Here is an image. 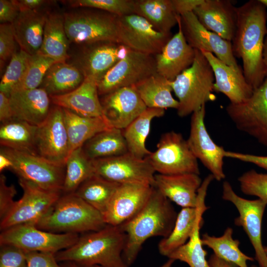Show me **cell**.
<instances>
[{
    "mask_svg": "<svg viewBox=\"0 0 267 267\" xmlns=\"http://www.w3.org/2000/svg\"><path fill=\"white\" fill-rule=\"evenodd\" d=\"M237 13L232 50L235 57L241 59L244 76L254 89L266 78L263 54L267 36V7L259 0H250L237 6Z\"/></svg>",
    "mask_w": 267,
    "mask_h": 267,
    "instance_id": "6da1fadb",
    "label": "cell"
},
{
    "mask_svg": "<svg viewBox=\"0 0 267 267\" xmlns=\"http://www.w3.org/2000/svg\"><path fill=\"white\" fill-rule=\"evenodd\" d=\"M177 215L169 200L153 187L140 211L120 225L126 235L123 258L129 267L135 261L147 239L158 236L164 238L169 235Z\"/></svg>",
    "mask_w": 267,
    "mask_h": 267,
    "instance_id": "7a4b0ae2",
    "label": "cell"
},
{
    "mask_svg": "<svg viewBox=\"0 0 267 267\" xmlns=\"http://www.w3.org/2000/svg\"><path fill=\"white\" fill-rule=\"evenodd\" d=\"M126 235L120 226L79 236L71 246L55 254L58 262H72L83 267H129L123 258Z\"/></svg>",
    "mask_w": 267,
    "mask_h": 267,
    "instance_id": "3957f363",
    "label": "cell"
},
{
    "mask_svg": "<svg viewBox=\"0 0 267 267\" xmlns=\"http://www.w3.org/2000/svg\"><path fill=\"white\" fill-rule=\"evenodd\" d=\"M105 223L102 214L75 193L61 195L36 226L54 233H87L99 230Z\"/></svg>",
    "mask_w": 267,
    "mask_h": 267,
    "instance_id": "277c9868",
    "label": "cell"
},
{
    "mask_svg": "<svg viewBox=\"0 0 267 267\" xmlns=\"http://www.w3.org/2000/svg\"><path fill=\"white\" fill-rule=\"evenodd\" d=\"M195 52L192 64L171 82L178 98L177 110L180 117L192 114L216 99L213 93L215 76L212 67L203 52L196 49Z\"/></svg>",
    "mask_w": 267,
    "mask_h": 267,
    "instance_id": "5b68a950",
    "label": "cell"
},
{
    "mask_svg": "<svg viewBox=\"0 0 267 267\" xmlns=\"http://www.w3.org/2000/svg\"><path fill=\"white\" fill-rule=\"evenodd\" d=\"M81 8L63 14L70 42L84 45L101 41L118 43V16L97 9Z\"/></svg>",
    "mask_w": 267,
    "mask_h": 267,
    "instance_id": "8992f818",
    "label": "cell"
},
{
    "mask_svg": "<svg viewBox=\"0 0 267 267\" xmlns=\"http://www.w3.org/2000/svg\"><path fill=\"white\" fill-rule=\"evenodd\" d=\"M145 158L160 174H200L198 160L187 140L181 134L173 131L162 134L156 150Z\"/></svg>",
    "mask_w": 267,
    "mask_h": 267,
    "instance_id": "52a82bcc",
    "label": "cell"
},
{
    "mask_svg": "<svg viewBox=\"0 0 267 267\" xmlns=\"http://www.w3.org/2000/svg\"><path fill=\"white\" fill-rule=\"evenodd\" d=\"M12 162L11 169L18 177L46 190L62 192L65 166L36 154L1 147Z\"/></svg>",
    "mask_w": 267,
    "mask_h": 267,
    "instance_id": "ba28073f",
    "label": "cell"
},
{
    "mask_svg": "<svg viewBox=\"0 0 267 267\" xmlns=\"http://www.w3.org/2000/svg\"><path fill=\"white\" fill-rule=\"evenodd\" d=\"M79 234L54 233L38 228L34 224L15 225L1 231L0 245L16 246L25 252L55 254L75 244Z\"/></svg>",
    "mask_w": 267,
    "mask_h": 267,
    "instance_id": "9c48e42d",
    "label": "cell"
},
{
    "mask_svg": "<svg viewBox=\"0 0 267 267\" xmlns=\"http://www.w3.org/2000/svg\"><path fill=\"white\" fill-rule=\"evenodd\" d=\"M18 182L23 195L0 220L1 231L21 224L36 225L61 195L62 192L44 189L21 178Z\"/></svg>",
    "mask_w": 267,
    "mask_h": 267,
    "instance_id": "30bf717a",
    "label": "cell"
},
{
    "mask_svg": "<svg viewBox=\"0 0 267 267\" xmlns=\"http://www.w3.org/2000/svg\"><path fill=\"white\" fill-rule=\"evenodd\" d=\"M225 110L238 130L267 147V77L248 99L229 103Z\"/></svg>",
    "mask_w": 267,
    "mask_h": 267,
    "instance_id": "8fae6325",
    "label": "cell"
},
{
    "mask_svg": "<svg viewBox=\"0 0 267 267\" xmlns=\"http://www.w3.org/2000/svg\"><path fill=\"white\" fill-rule=\"evenodd\" d=\"M156 73L154 55L131 50L98 82L99 95L134 86Z\"/></svg>",
    "mask_w": 267,
    "mask_h": 267,
    "instance_id": "7c38bea8",
    "label": "cell"
},
{
    "mask_svg": "<svg viewBox=\"0 0 267 267\" xmlns=\"http://www.w3.org/2000/svg\"><path fill=\"white\" fill-rule=\"evenodd\" d=\"M222 198L236 207L239 215L235 219L234 224L241 226L247 234L254 249L259 266L267 267V255L262 240V223L267 203L259 198L248 200L239 196L227 181L222 184Z\"/></svg>",
    "mask_w": 267,
    "mask_h": 267,
    "instance_id": "4fadbf2b",
    "label": "cell"
},
{
    "mask_svg": "<svg viewBox=\"0 0 267 267\" xmlns=\"http://www.w3.org/2000/svg\"><path fill=\"white\" fill-rule=\"evenodd\" d=\"M172 36V33L159 31L136 14L118 16V43L132 50L155 55L161 52Z\"/></svg>",
    "mask_w": 267,
    "mask_h": 267,
    "instance_id": "5bb4252c",
    "label": "cell"
},
{
    "mask_svg": "<svg viewBox=\"0 0 267 267\" xmlns=\"http://www.w3.org/2000/svg\"><path fill=\"white\" fill-rule=\"evenodd\" d=\"M95 174L119 184L139 183L154 186L155 173L147 159L129 152L119 156L94 160Z\"/></svg>",
    "mask_w": 267,
    "mask_h": 267,
    "instance_id": "9a60e30c",
    "label": "cell"
},
{
    "mask_svg": "<svg viewBox=\"0 0 267 267\" xmlns=\"http://www.w3.org/2000/svg\"><path fill=\"white\" fill-rule=\"evenodd\" d=\"M37 154L56 164L65 166L70 154L63 108H51L45 121L38 127L36 137Z\"/></svg>",
    "mask_w": 267,
    "mask_h": 267,
    "instance_id": "2e32d148",
    "label": "cell"
},
{
    "mask_svg": "<svg viewBox=\"0 0 267 267\" xmlns=\"http://www.w3.org/2000/svg\"><path fill=\"white\" fill-rule=\"evenodd\" d=\"M206 105L192 114L189 135L187 140L195 157L213 175L221 181L225 178L223 170L225 151L211 138L205 124Z\"/></svg>",
    "mask_w": 267,
    "mask_h": 267,
    "instance_id": "e0dca14e",
    "label": "cell"
},
{
    "mask_svg": "<svg viewBox=\"0 0 267 267\" xmlns=\"http://www.w3.org/2000/svg\"><path fill=\"white\" fill-rule=\"evenodd\" d=\"M178 23L186 42L193 49L211 52L226 64L241 68L233 55L231 42L207 30L193 12L179 16Z\"/></svg>",
    "mask_w": 267,
    "mask_h": 267,
    "instance_id": "ac0fdd59",
    "label": "cell"
},
{
    "mask_svg": "<svg viewBox=\"0 0 267 267\" xmlns=\"http://www.w3.org/2000/svg\"><path fill=\"white\" fill-rule=\"evenodd\" d=\"M153 186L139 183L120 184L102 214L107 225L120 226L143 208Z\"/></svg>",
    "mask_w": 267,
    "mask_h": 267,
    "instance_id": "d6986e66",
    "label": "cell"
},
{
    "mask_svg": "<svg viewBox=\"0 0 267 267\" xmlns=\"http://www.w3.org/2000/svg\"><path fill=\"white\" fill-rule=\"evenodd\" d=\"M214 179L209 174L198 191V204L194 208H182L177 215L174 227L169 235L163 238L158 244L160 253L169 256L185 244L191 236L197 223L202 220V215L208 209L205 204L208 188Z\"/></svg>",
    "mask_w": 267,
    "mask_h": 267,
    "instance_id": "ffe728a7",
    "label": "cell"
},
{
    "mask_svg": "<svg viewBox=\"0 0 267 267\" xmlns=\"http://www.w3.org/2000/svg\"><path fill=\"white\" fill-rule=\"evenodd\" d=\"M103 117L111 128L123 130L147 108L134 86L102 96Z\"/></svg>",
    "mask_w": 267,
    "mask_h": 267,
    "instance_id": "44dd1931",
    "label": "cell"
},
{
    "mask_svg": "<svg viewBox=\"0 0 267 267\" xmlns=\"http://www.w3.org/2000/svg\"><path fill=\"white\" fill-rule=\"evenodd\" d=\"M85 45L78 67L85 77L92 78L97 83L131 50L127 46L112 41H101Z\"/></svg>",
    "mask_w": 267,
    "mask_h": 267,
    "instance_id": "7402d4cb",
    "label": "cell"
},
{
    "mask_svg": "<svg viewBox=\"0 0 267 267\" xmlns=\"http://www.w3.org/2000/svg\"><path fill=\"white\" fill-rule=\"evenodd\" d=\"M207 30L232 41L236 28L237 7L230 0H204L193 11Z\"/></svg>",
    "mask_w": 267,
    "mask_h": 267,
    "instance_id": "603a6c76",
    "label": "cell"
},
{
    "mask_svg": "<svg viewBox=\"0 0 267 267\" xmlns=\"http://www.w3.org/2000/svg\"><path fill=\"white\" fill-rule=\"evenodd\" d=\"M178 30L169 40L160 52L154 55L156 72L170 81L193 63L195 52L186 42L180 26Z\"/></svg>",
    "mask_w": 267,
    "mask_h": 267,
    "instance_id": "cb8c5ba5",
    "label": "cell"
},
{
    "mask_svg": "<svg viewBox=\"0 0 267 267\" xmlns=\"http://www.w3.org/2000/svg\"><path fill=\"white\" fill-rule=\"evenodd\" d=\"M210 64L215 76L214 91L224 94L231 103L248 99L254 89L248 84L242 68L228 65L209 52H202Z\"/></svg>",
    "mask_w": 267,
    "mask_h": 267,
    "instance_id": "d4e9b609",
    "label": "cell"
},
{
    "mask_svg": "<svg viewBox=\"0 0 267 267\" xmlns=\"http://www.w3.org/2000/svg\"><path fill=\"white\" fill-rule=\"evenodd\" d=\"M199 175L155 174L154 187L169 200L182 208H194L198 204V191L202 181Z\"/></svg>",
    "mask_w": 267,
    "mask_h": 267,
    "instance_id": "484cf974",
    "label": "cell"
},
{
    "mask_svg": "<svg viewBox=\"0 0 267 267\" xmlns=\"http://www.w3.org/2000/svg\"><path fill=\"white\" fill-rule=\"evenodd\" d=\"M98 96L97 82L92 78L85 77L82 83L73 90L61 95L50 96V97L54 105L69 110L79 115L103 117Z\"/></svg>",
    "mask_w": 267,
    "mask_h": 267,
    "instance_id": "4316f807",
    "label": "cell"
},
{
    "mask_svg": "<svg viewBox=\"0 0 267 267\" xmlns=\"http://www.w3.org/2000/svg\"><path fill=\"white\" fill-rule=\"evenodd\" d=\"M9 98L14 119L39 127L47 118L50 97L43 89L12 91Z\"/></svg>",
    "mask_w": 267,
    "mask_h": 267,
    "instance_id": "83f0119b",
    "label": "cell"
},
{
    "mask_svg": "<svg viewBox=\"0 0 267 267\" xmlns=\"http://www.w3.org/2000/svg\"><path fill=\"white\" fill-rule=\"evenodd\" d=\"M47 14L41 9L21 11L11 23L20 49L30 55L38 53L41 48Z\"/></svg>",
    "mask_w": 267,
    "mask_h": 267,
    "instance_id": "f1b7e54d",
    "label": "cell"
},
{
    "mask_svg": "<svg viewBox=\"0 0 267 267\" xmlns=\"http://www.w3.org/2000/svg\"><path fill=\"white\" fill-rule=\"evenodd\" d=\"M68 39L64 26L63 14L48 13L45 24L42 46L38 53L56 62H65L68 58Z\"/></svg>",
    "mask_w": 267,
    "mask_h": 267,
    "instance_id": "f546056e",
    "label": "cell"
},
{
    "mask_svg": "<svg viewBox=\"0 0 267 267\" xmlns=\"http://www.w3.org/2000/svg\"><path fill=\"white\" fill-rule=\"evenodd\" d=\"M85 78L78 67L65 62H56L46 72L41 85V88L49 96L61 95L76 89Z\"/></svg>",
    "mask_w": 267,
    "mask_h": 267,
    "instance_id": "4dcf8cb0",
    "label": "cell"
},
{
    "mask_svg": "<svg viewBox=\"0 0 267 267\" xmlns=\"http://www.w3.org/2000/svg\"><path fill=\"white\" fill-rule=\"evenodd\" d=\"M171 82L156 73L134 87L147 108L177 110L179 102L172 95Z\"/></svg>",
    "mask_w": 267,
    "mask_h": 267,
    "instance_id": "1f68e13d",
    "label": "cell"
},
{
    "mask_svg": "<svg viewBox=\"0 0 267 267\" xmlns=\"http://www.w3.org/2000/svg\"><path fill=\"white\" fill-rule=\"evenodd\" d=\"M70 153L97 133L112 128L103 117H88L63 109Z\"/></svg>",
    "mask_w": 267,
    "mask_h": 267,
    "instance_id": "d6a6232c",
    "label": "cell"
},
{
    "mask_svg": "<svg viewBox=\"0 0 267 267\" xmlns=\"http://www.w3.org/2000/svg\"><path fill=\"white\" fill-rule=\"evenodd\" d=\"M164 114V109L147 108L123 130L129 153L139 159H144L151 154L145 145L151 123L153 119L161 117Z\"/></svg>",
    "mask_w": 267,
    "mask_h": 267,
    "instance_id": "836d02e7",
    "label": "cell"
},
{
    "mask_svg": "<svg viewBox=\"0 0 267 267\" xmlns=\"http://www.w3.org/2000/svg\"><path fill=\"white\" fill-rule=\"evenodd\" d=\"M82 147L91 160L128 153L123 130L114 128L97 133L87 141Z\"/></svg>",
    "mask_w": 267,
    "mask_h": 267,
    "instance_id": "e575fe53",
    "label": "cell"
},
{
    "mask_svg": "<svg viewBox=\"0 0 267 267\" xmlns=\"http://www.w3.org/2000/svg\"><path fill=\"white\" fill-rule=\"evenodd\" d=\"M134 13L146 19L159 31L171 33L178 24L179 15L172 0H134Z\"/></svg>",
    "mask_w": 267,
    "mask_h": 267,
    "instance_id": "d590c367",
    "label": "cell"
},
{
    "mask_svg": "<svg viewBox=\"0 0 267 267\" xmlns=\"http://www.w3.org/2000/svg\"><path fill=\"white\" fill-rule=\"evenodd\" d=\"M38 127L14 119L1 123L0 143L1 147L37 154L36 137Z\"/></svg>",
    "mask_w": 267,
    "mask_h": 267,
    "instance_id": "8d00e7d4",
    "label": "cell"
},
{
    "mask_svg": "<svg viewBox=\"0 0 267 267\" xmlns=\"http://www.w3.org/2000/svg\"><path fill=\"white\" fill-rule=\"evenodd\" d=\"M119 184L94 174L84 181L74 193L102 215Z\"/></svg>",
    "mask_w": 267,
    "mask_h": 267,
    "instance_id": "74e56055",
    "label": "cell"
},
{
    "mask_svg": "<svg viewBox=\"0 0 267 267\" xmlns=\"http://www.w3.org/2000/svg\"><path fill=\"white\" fill-rule=\"evenodd\" d=\"M233 229L228 227L219 237L204 233L201 237L202 245L211 248L214 254L221 259L235 264L238 267H248L247 261H254V259L240 250V242L233 238Z\"/></svg>",
    "mask_w": 267,
    "mask_h": 267,
    "instance_id": "f35d334b",
    "label": "cell"
},
{
    "mask_svg": "<svg viewBox=\"0 0 267 267\" xmlns=\"http://www.w3.org/2000/svg\"><path fill=\"white\" fill-rule=\"evenodd\" d=\"M95 174L93 161L89 158L82 147L73 151L65 164L62 192L73 193L87 179Z\"/></svg>",
    "mask_w": 267,
    "mask_h": 267,
    "instance_id": "ab89813d",
    "label": "cell"
},
{
    "mask_svg": "<svg viewBox=\"0 0 267 267\" xmlns=\"http://www.w3.org/2000/svg\"><path fill=\"white\" fill-rule=\"evenodd\" d=\"M203 219L197 223L188 241L173 252L169 259L186 263L190 267H210L206 260L207 252L203 248L200 229Z\"/></svg>",
    "mask_w": 267,
    "mask_h": 267,
    "instance_id": "60d3db41",
    "label": "cell"
},
{
    "mask_svg": "<svg viewBox=\"0 0 267 267\" xmlns=\"http://www.w3.org/2000/svg\"><path fill=\"white\" fill-rule=\"evenodd\" d=\"M56 62L53 59L39 53L30 55L22 79L11 92L38 88L47 70Z\"/></svg>",
    "mask_w": 267,
    "mask_h": 267,
    "instance_id": "b9f144b4",
    "label": "cell"
},
{
    "mask_svg": "<svg viewBox=\"0 0 267 267\" xmlns=\"http://www.w3.org/2000/svg\"><path fill=\"white\" fill-rule=\"evenodd\" d=\"M30 55L20 49L10 59L0 83V92L8 96L22 79Z\"/></svg>",
    "mask_w": 267,
    "mask_h": 267,
    "instance_id": "7bdbcfd3",
    "label": "cell"
},
{
    "mask_svg": "<svg viewBox=\"0 0 267 267\" xmlns=\"http://www.w3.org/2000/svg\"><path fill=\"white\" fill-rule=\"evenodd\" d=\"M67 1L73 7L95 8L118 16L134 13V0H73Z\"/></svg>",
    "mask_w": 267,
    "mask_h": 267,
    "instance_id": "ee69618b",
    "label": "cell"
},
{
    "mask_svg": "<svg viewBox=\"0 0 267 267\" xmlns=\"http://www.w3.org/2000/svg\"><path fill=\"white\" fill-rule=\"evenodd\" d=\"M238 181L244 194L257 196L267 203V173L251 170L241 175Z\"/></svg>",
    "mask_w": 267,
    "mask_h": 267,
    "instance_id": "f6af8a7d",
    "label": "cell"
},
{
    "mask_svg": "<svg viewBox=\"0 0 267 267\" xmlns=\"http://www.w3.org/2000/svg\"><path fill=\"white\" fill-rule=\"evenodd\" d=\"M16 42L10 23L0 25V60L1 66L3 63L10 59L16 51ZM17 43V42H16Z\"/></svg>",
    "mask_w": 267,
    "mask_h": 267,
    "instance_id": "bcb514c9",
    "label": "cell"
},
{
    "mask_svg": "<svg viewBox=\"0 0 267 267\" xmlns=\"http://www.w3.org/2000/svg\"><path fill=\"white\" fill-rule=\"evenodd\" d=\"M25 252L12 245H0V267H26Z\"/></svg>",
    "mask_w": 267,
    "mask_h": 267,
    "instance_id": "7dc6e473",
    "label": "cell"
},
{
    "mask_svg": "<svg viewBox=\"0 0 267 267\" xmlns=\"http://www.w3.org/2000/svg\"><path fill=\"white\" fill-rule=\"evenodd\" d=\"M17 190L13 184L8 185L3 174L0 176V219H2L13 207Z\"/></svg>",
    "mask_w": 267,
    "mask_h": 267,
    "instance_id": "c3c4849f",
    "label": "cell"
},
{
    "mask_svg": "<svg viewBox=\"0 0 267 267\" xmlns=\"http://www.w3.org/2000/svg\"><path fill=\"white\" fill-rule=\"evenodd\" d=\"M25 253L26 267H62L58 264L53 253L36 251L25 252Z\"/></svg>",
    "mask_w": 267,
    "mask_h": 267,
    "instance_id": "681fc988",
    "label": "cell"
},
{
    "mask_svg": "<svg viewBox=\"0 0 267 267\" xmlns=\"http://www.w3.org/2000/svg\"><path fill=\"white\" fill-rule=\"evenodd\" d=\"M225 157L252 163L267 171V156H259L251 154L225 151Z\"/></svg>",
    "mask_w": 267,
    "mask_h": 267,
    "instance_id": "f907efd6",
    "label": "cell"
},
{
    "mask_svg": "<svg viewBox=\"0 0 267 267\" xmlns=\"http://www.w3.org/2000/svg\"><path fill=\"white\" fill-rule=\"evenodd\" d=\"M20 11L13 0H0V21L1 24L12 23Z\"/></svg>",
    "mask_w": 267,
    "mask_h": 267,
    "instance_id": "816d5d0a",
    "label": "cell"
},
{
    "mask_svg": "<svg viewBox=\"0 0 267 267\" xmlns=\"http://www.w3.org/2000/svg\"><path fill=\"white\" fill-rule=\"evenodd\" d=\"M204 0H172V4L177 15L181 16L186 13L193 12Z\"/></svg>",
    "mask_w": 267,
    "mask_h": 267,
    "instance_id": "f5cc1de1",
    "label": "cell"
},
{
    "mask_svg": "<svg viewBox=\"0 0 267 267\" xmlns=\"http://www.w3.org/2000/svg\"><path fill=\"white\" fill-rule=\"evenodd\" d=\"M14 119L9 96L0 92V121L4 123Z\"/></svg>",
    "mask_w": 267,
    "mask_h": 267,
    "instance_id": "db71d44e",
    "label": "cell"
},
{
    "mask_svg": "<svg viewBox=\"0 0 267 267\" xmlns=\"http://www.w3.org/2000/svg\"><path fill=\"white\" fill-rule=\"evenodd\" d=\"M20 12L40 10L49 3L50 1L44 0H13Z\"/></svg>",
    "mask_w": 267,
    "mask_h": 267,
    "instance_id": "11a10c76",
    "label": "cell"
},
{
    "mask_svg": "<svg viewBox=\"0 0 267 267\" xmlns=\"http://www.w3.org/2000/svg\"><path fill=\"white\" fill-rule=\"evenodd\" d=\"M208 263L210 267H238L235 264L221 259L214 254L211 255Z\"/></svg>",
    "mask_w": 267,
    "mask_h": 267,
    "instance_id": "9f6ffc18",
    "label": "cell"
},
{
    "mask_svg": "<svg viewBox=\"0 0 267 267\" xmlns=\"http://www.w3.org/2000/svg\"><path fill=\"white\" fill-rule=\"evenodd\" d=\"M13 163L10 158L3 152L0 151V172L5 169H11Z\"/></svg>",
    "mask_w": 267,
    "mask_h": 267,
    "instance_id": "6f0895ef",
    "label": "cell"
},
{
    "mask_svg": "<svg viewBox=\"0 0 267 267\" xmlns=\"http://www.w3.org/2000/svg\"><path fill=\"white\" fill-rule=\"evenodd\" d=\"M263 58L264 74H265V77H267V36H266L265 40V42H264Z\"/></svg>",
    "mask_w": 267,
    "mask_h": 267,
    "instance_id": "680465c9",
    "label": "cell"
},
{
    "mask_svg": "<svg viewBox=\"0 0 267 267\" xmlns=\"http://www.w3.org/2000/svg\"><path fill=\"white\" fill-rule=\"evenodd\" d=\"M60 265L62 267H83L72 262H62Z\"/></svg>",
    "mask_w": 267,
    "mask_h": 267,
    "instance_id": "91938a15",
    "label": "cell"
},
{
    "mask_svg": "<svg viewBox=\"0 0 267 267\" xmlns=\"http://www.w3.org/2000/svg\"><path fill=\"white\" fill-rule=\"evenodd\" d=\"M175 261H174L173 259H169V260L165 263H164L163 265H162L160 267H172ZM92 267H101L98 266H95Z\"/></svg>",
    "mask_w": 267,
    "mask_h": 267,
    "instance_id": "94428289",
    "label": "cell"
},
{
    "mask_svg": "<svg viewBox=\"0 0 267 267\" xmlns=\"http://www.w3.org/2000/svg\"><path fill=\"white\" fill-rule=\"evenodd\" d=\"M266 7H267V0H259Z\"/></svg>",
    "mask_w": 267,
    "mask_h": 267,
    "instance_id": "6125c7cd",
    "label": "cell"
},
{
    "mask_svg": "<svg viewBox=\"0 0 267 267\" xmlns=\"http://www.w3.org/2000/svg\"><path fill=\"white\" fill-rule=\"evenodd\" d=\"M264 250L266 255H267V246L264 247Z\"/></svg>",
    "mask_w": 267,
    "mask_h": 267,
    "instance_id": "be15d7a7",
    "label": "cell"
},
{
    "mask_svg": "<svg viewBox=\"0 0 267 267\" xmlns=\"http://www.w3.org/2000/svg\"><path fill=\"white\" fill-rule=\"evenodd\" d=\"M251 267H259V266H256V265H252V266H251Z\"/></svg>",
    "mask_w": 267,
    "mask_h": 267,
    "instance_id": "e7e4bbea",
    "label": "cell"
}]
</instances>
